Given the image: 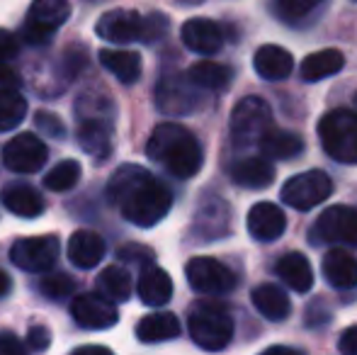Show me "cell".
I'll return each instance as SVG.
<instances>
[{"label":"cell","mask_w":357,"mask_h":355,"mask_svg":"<svg viewBox=\"0 0 357 355\" xmlns=\"http://www.w3.org/2000/svg\"><path fill=\"white\" fill-rule=\"evenodd\" d=\"M107 197L134 227L151 229L173 207V192L142 166H119L107 185Z\"/></svg>","instance_id":"obj_1"},{"label":"cell","mask_w":357,"mask_h":355,"mask_svg":"<svg viewBox=\"0 0 357 355\" xmlns=\"http://www.w3.org/2000/svg\"><path fill=\"white\" fill-rule=\"evenodd\" d=\"M146 153L151 161L163 166L173 178L188 180L197 176L204 163V151L199 139L190 129L175 122H163L151 132Z\"/></svg>","instance_id":"obj_2"},{"label":"cell","mask_w":357,"mask_h":355,"mask_svg":"<svg viewBox=\"0 0 357 355\" xmlns=\"http://www.w3.org/2000/svg\"><path fill=\"white\" fill-rule=\"evenodd\" d=\"M188 328L192 341L202 351H224L234 338V319L221 304L197 302L192 304L188 317Z\"/></svg>","instance_id":"obj_3"},{"label":"cell","mask_w":357,"mask_h":355,"mask_svg":"<svg viewBox=\"0 0 357 355\" xmlns=\"http://www.w3.org/2000/svg\"><path fill=\"white\" fill-rule=\"evenodd\" d=\"M321 146L333 161L353 166L357 163V112L333 109L319 122Z\"/></svg>","instance_id":"obj_4"},{"label":"cell","mask_w":357,"mask_h":355,"mask_svg":"<svg viewBox=\"0 0 357 355\" xmlns=\"http://www.w3.org/2000/svg\"><path fill=\"white\" fill-rule=\"evenodd\" d=\"M207 95L188 73H168L155 86V107L168 117H185L197 112Z\"/></svg>","instance_id":"obj_5"},{"label":"cell","mask_w":357,"mask_h":355,"mask_svg":"<svg viewBox=\"0 0 357 355\" xmlns=\"http://www.w3.org/2000/svg\"><path fill=\"white\" fill-rule=\"evenodd\" d=\"M273 129V109L263 98L248 95L231 112V139L236 146H255Z\"/></svg>","instance_id":"obj_6"},{"label":"cell","mask_w":357,"mask_h":355,"mask_svg":"<svg viewBox=\"0 0 357 355\" xmlns=\"http://www.w3.org/2000/svg\"><path fill=\"white\" fill-rule=\"evenodd\" d=\"M68 15H71L68 0H32L20 37L29 47H44L61 29Z\"/></svg>","instance_id":"obj_7"},{"label":"cell","mask_w":357,"mask_h":355,"mask_svg":"<svg viewBox=\"0 0 357 355\" xmlns=\"http://www.w3.org/2000/svg\"><path fill=\"white\" fill-rule=\"evenodd\" d=\"M331 195H333V180L324 171H306L299 176H291L280 190L282 202L299 209V212H309L316 204L326 202Z\"/></svg>","instance_id":"obj_8"},{"label":"cell","mask_w":357,"mask_h":355,"mask_svg":"<svg viewBox=\"0 0 357 355\" xmlns=\"http://www.w3.org/2000/svg\"><path fill=\"white\" fill-rule=\"evenodd\" d=\"M185 275H188L190 287L197 294H207V297H224V294L234 292L238 285L234 270L216 258H192L185 266Z\"/></svg>","instance_id":"obj_9"},{"label":"cell","mask_w":357,"mask_h":355,"mask_svg":"<svg viewBox=\"0 0 357 355\" xmlns=\"http://www.w3.org/2000/svg\"><path fill=\"white\" fill-rule=\"evenodd\" d=\"M311 241L357 246V207L348 204L328 207L311 227Z\"/></svg>","instance_id":"obj_10"},{"label":"cell","mask_w":357,"mask_h":355,"mask_svg":"<svg viewBox=\"0 0 357 355\" xmlns=\"http://www.w3.org/2000/svg\"><path fill=\"white\" fill-rule=\"evenodd\" d=\"M61 243L56 236H27L17 239L10 248V261L27 273H49L59 261Z\"/></svg>","instance_id":"obj_11"},{"label":"cell","mask_w":357,"mask_h":355,"mask_svg":"<svg viewBox=\"0 0 357 355\" xmlns=\"http://www.w3.org/2000/svg\"><path fill=\"white\" fill-rule=\"evenodd\" d=\"M49 149L37 134L24 132L17 134L15 139H10L3 146V163L8 171L20 173V176H29V173H37L39 168L47 163Z\"/></svg>","instance_id":"obj_12"},{"label":"cell","mask_w":357,"mask_h":355,"mask_svg":"<svg viewBox=\"0 0 357 355\" xmlns=\"http://www.w3.org/2000/svg\"><path fill=\"white\" fill-rule=\"evenodd\" d=\"M100 39L109 44H132L144 42L146 37V15L137 10H109L95 24Z\"/></svg>","instance_id":"obj_13"},{"label":"cell","mask_w":357,"mask_h":355,"mask_svg":"<svg viewBox=\"0 0 357 355\" xmlns=\"http://www.w3.org/2000/svg\"><path fill=\"white\" fill-rule=\"evenodd\" d=\"M71 314L75 324L80 328H88V331H105V328H112L119 322L117 307L102 292L78 294L71 304Z\"/></svg>","instance_id":"obj_14"},{"label":"cell","mask_w":357,"mask_h":355,"mask_svg":"<svg viewBox=\"0 0 357 355\" xmlns=\"http://www.w3.org/2000/svg\"><path fill=\"white\" fill-rule=\"evenodd\" d=\"M183 44L195 54H202V56H212L219 54L224 47V32H221L219 22L207 17H192L183 24Z\"/></svg>","instance_id":"obj_15"},{"label":"cell","mask_w":357,"mask_h":355,"mask_svg":"<svg viewBox=\"0 0 357 355\" xmlns=\"http://www.w3.org/2000/svg\"><path fill=\"white\" fill-rule=\"evenodd\" d=\"M248 234L260 243H273L287 229L284 212L275 202H258L248 212Z\"/></svg>","instance_id":"obj_16"},{"label":"cell","mask_w":357,"mask_h":355,"mask_svg":"<svg viewBox=\"0 0 357 355\" xmlns=\"http://www.w3.org/2000/svg\"><path fill=\"white\" fill-rule=\"evenodd\" d=\"M229 173H231V180L245 190L270 188L275 180V166L263 153H260V156H248V158H241V161H234Z\"/></svg>","instance_id":"obj_17"},{"label":"cell","mask_w":357,"mask_h":355,"mask_svg":"<svg viewBox=\"0 0 357 355\" xmlns=\"http://www.w3.org/2000/svg\"><path fill=\"white\" fill-rule=\"evenodd\" d=\"M0 199L8 207V212L24 219H34L44 212V197L37 188L27 183H8L0 192Z\"/></svg>","instance_id":"obj_18"},{"label":"cell","mask_w":357,"mask_h":355,"mask_svg":"<svg viewBox=\"0 0 357 355\" xmlns=\"http://www.w3.org/2000/svg\"><path fill=\"white\" fill-rule=\"evenodd\" d=\"M137 292L146 307H163L173 297V280H170V275L163 268L151 263L139 275Z\"/></svg>","instance_id":"obj_19"},{"label":"cell","mask_w":357,"mask_h":355,"mask_svg":"<svg viewBox=\"0 0 357 355\" xmlns=\"http://www.w3.org/2000/svg\"><path fill=\"white\" fill-rule=\"evenodd\" d=\"M253 68L265 81H284L294 71V59L287 49L278 47V44H265L255 52Z\"/></svg>","instance_id":"obj_20"},{"label":"cell","mask_w":357,"mask_h":355,"mask_svg":"<svg viewBox=\"0 0 357 355\" xmlns=\"http://www.w3.org/2000/svg\"><path fill=\"white\" fill-rule=\"evenodd\" d=\"M321 273H324L326 282L335 289L357 287V258L350 256L348 251L333 248L326 253L324 263H321Z\"/></svg>","instance_id":"obj_21"},{"label":"cell","mask_w":357,"mask_h":355,"mask_svg":"<svg viewBox=\"0 0 357 355\" xmlns=\"http://www.w3.org/2000/svg\"><path fill=\"white\" fill-rule=\"evenodd\" d=\"M105 241L100 234L88 232V229H78L73 232L71 241H68V258L75 268L80 270H90L95 268L100 261L105 258Z\"/></svg>","instance_id":"obj_22"},{"label":"cell","mask_w":357,"mask_h":355,"mask_svg":"<svg viewBox=\"0 0 357 355\" xmlns=\"http://www.w3.org/2000/svg\"><path fill=\"white\" fill-rule=\"evenodd\" d=\"M100 63L124 86H134L142 78V56L129 49H102Z\"/></svg>","instance_id":"obj_23"},{"label":"cell","mask_w":357,"mask_h":355,"mask_svg":"<svg viewBox=\"0 0 357 355\" xmlns=\"http://www.w3.org/2000/svg\"><path fill=\"white\" fill-rule=\"evenodd\" d=\"M75 137H78L80 149L93 158H98V161H105L112 153V124L83 119L78 124Z\"/></svg>","instance_id":"obj_24"},{"label":"cell","mask_w":357,"mask_h":355,"mask_svg":"<svg viewBox=\"0 0 357 355\" xmlns=\"http://www.w3.org/2000/svg\"><path fill=\"white\" fill-rule=\"evenodd\" d=\"M275 270H278V275L282 278L287 287L294 289V292L306 294L314 287V268H311V263L301 253H287V256L278 261Z\"/></svg>","instance_id":"obj_25"},{"label":"cell","mask_w":357,"mask_h":355,"mask_svg":"<svg viewBox=\"0 0 357 355\" xmlns=\"http://www.w3.org/2000/svg\"><path fill=\"white\" fill-rule=\"evenodd\" d=\"M180 336V322L173 312H155L137 324V338L142 343H165Z\"/></svg>","instance_id":"obj_26"},{"label":"cell","mask_w":357,"mask_h":355,"mask_svg":"<svg viewBox=\"0 0 357 355\" xmlns=\"http://www.w3.org/2000/svg\"><path fill=\"white\" fill-rule=\"evenodd\" d=\"M250 297H253V307L258 309L268 322H284L291 314L289 297H287L284 289L278 287V285H270V282L258 285Z\"/></svg>","instance_id":"obj_27"},{"label":"cell","mask_w":357,"mask_h":355,"mask_svg":"<svg viewBox=\"0 0 357 355\" xmlns=\"http://www.w3.org/2000/svg\"><path fill=\"white\" fill-rule=\"evenodd\" d=\"M343 63H345V56L338 49H324V52L309 54V56L301 61L299 78L306 83L324 81V78H328V76H335V73L343 68Z\"/></svg>","instance_id":"obj_28"},{"label":"cell","mask_w":357,"mask_h":355,"mask_svg":"<svg viewBox=\"0 0 357 355\" xmlns=\"http://www.w3.org/2000/svg\"><path fill=\"white\" fill-rule=\"evenodd\" d=\"M258 146L260 153L268 156L270 161H289L304 151V142L299 134L287 132V129H270Z\"/></svg>","instance_id":"obj_29"},{"label":"cell","mask_w":357,"mask_h":355,"mask_svg":"<svg viewBox=\"0 0 357 355\" xmlns=\"http://www.w3.org/2000/svg\"><path fill=\"white\" fill-rule=\"evenodd\" d=\"M188 76L204 90H224L234 81V68L216 61H199L190 66Z\"/></svg>","instance_id":"obj_30"},{"label":"cell","mask_w":357,"mask_h":355,"mask_svg":"<svg viewBox=\"0 0 357 355\" xmlns=\"http://www.w3.org/2000/svg\"><path fill=\"white\" fill-rule=\"evenodd\" d=\"M132 273L119 266H109L98 275V292L112 302H127L132 297Z\"/></svg>","instance_id":"obj_31"},{"label":"cell","mask_w":357,"mask_h":355,"mask_svg":"<svg viewBox=\"0 0 357 355\" xmlns=\"http://www.w3.org/2000/svg\"><path fill=\"white\" fill-rule=\"evenodd\" d=\"M75 114H78L80 122H83V119H93V122H105L114 127V114H117V109H114V103L107 95L93 93V90H90V93L78 98Z\"/></svg>","instance_id":"obj_32"},{"label":"cell","mask_w":357,"mask_h":355,"mask_svg":"<svg viewBox=\"0 0 357 355\" xmlns=\"http://www.w3.org/2000/svg\"><path fill=\"white\" fill-rule=\"evenodd\" d=\"M195 229L204 236V241H214V239L229 234V207L224 202H214L212 207H204L197 214Z\"/></svg>","instance_id":"obj_33"},{"label":"cell","mask_w":357,"mask_h":355,"mask_svg":"<svg viewBox=\"0 0 357 355\" xmlns=\"http://www.w3.org/2000/svg\"><path fill=\"white\" fill-rule=\"evenodd\" d=\"M80 176H83L80 163L73 161V158H66V161L56 163V166L47 173L44 185H47V190H54V192H66V190H71L78 185Z\"/></svg>","instance_id":"obj_34"},{"label":"cell","mask_w":357,"mask_h":355,"mask_svg":"<svg viewBox=\"0 0 357 355\" xmlns=\"http://www.w3.org/2000/svg\"><path fill=\"white\" fill-rule=\"evenodd\" d=\"M27 117V100L13 90V93H0V132H10L22 119Z\"/></svg>","instance_id":"obj_35"},{"label":"cell","mask_w":357,"mask_h":355,"mask_svg":"<svg viewBox=\"0 0 357 355\" xmlns=\"http://www.w3.org/2000/svg\"><path fill=\"white\" fill-rule=\"evenodd\" d=\"M39 292L54 302H63L75 292V280L68 273H47L39 280Z\"/></svg>","instance_id":"obj_36"},{"label":"cell","mask_w":357,"mask_h":355,"mask_svg":"<svg viewBox=\"0 0 357 355\" xmlns=\"http://www.w3.org/2000/svg\"><path fill=\"white\" fill-rule=\"evenodd\" d=\"M324 0H278V13L282 15L287 22H299V20L309 17L321 8Z\"/></svg>","instance_id":"obj_37"},{"label":"cell","mask_w":357,"mask_h":355,"mask_svg":"<svg viewBox=\"0 0 357 355\" xmlns=\"http://www.w3.org/2000/svg\"><path fill=\"white\" fill-rule=\"evenodd\" d=\"M117 258L122 263H132V266H151L153 263V251L146 246H139V243H127L117 251Z\"/></svg>","instance_id":"obj_38"},{"label":"cell","mask_w":357,"mask_h":355,"mask_svg":"<svg viewBox=\"0 0 357 355\" xmlns=\"http://www.w3.org/2000/svg\"><path fill=\"white\" fill-rule=\"evenodd\" d=\"M170 29V20L163 13H151L146 15V37L144 44H155L168 34Z\"/></svg>","instance_id":"obj_39"},{"label":"cell","mask_w":357,"mask_h":355,"mask_svg":"<svg viewBox=\"0 0 357 355\" xmlns=\"http://www.w3.org/2000/svg\"><path fill=\"white\" fill-rule=\"evenodd\" d=\"M61 63H63V71H66V78H75L85 68V63H88V52L80 44H73V47H68L63 52Z\"/></svg>","instance_id":"obj_40"},{"label":"cell","mask_w":357,"mask_h":355,"mask_svg":"<svg viewBox=\"0 0 357 355\" xmlns=\"http://www.w3.org/2000/svg\"><path fill=\"white\" fill-rule=\"evenodd\" d=\"M34 122H37V127L42 129L47 137H54V139H63L66 137V127H63V122L56 117V114L52 112H37L34 114Z\"/></svg>","instance_id":"obj_41"},{"label":"cell","mask_w":357,"mask_h":355,"mask_svg":"<svg viewBox=\"0 0 357 355\" xmlns=\"http://www.w3.org/2000/svg\"><path fill=\"white\" fill-rule=\"evenodd\" d=\"M49 346H52V331H49L47 326H42V324L29 326V331H27V348L29 351L44 353Z\"/></svg>","instance_id":"obj_42"},{"label":"cell","mask_w":357,"mask_h":355,"mask_svg":"<svg viewBox=\"0 0 357 355\" xmlns=\"http://www.w3.org/2000/svg\"><path fill=\"white\" fill-rule=\"evenodd\" d=\"M29 348L13 331H0V355H24Z\"/></svg>","instance_id":"obj_43"},{"label":"cell","mask_w":357,"mask_h":355,"mask_svg":"<svg viewBox=\"0 0 357 355\" xmlns=\"http://www.w3.org/2000/svg\"><path fill=\"white\" fill-rule=\"evenodd\" d=\"M20 86H22L20 73L15 68L5 66V63H0V93H13V90H20Z\"/></svg>","instance_id":"obj_44"},{"label":"cell","mask_w":357,"mask_h":355,"mask_svg":"<svg viewBox=\"0 0 357 355\" xmlns=\"http://www.w3.org/2000/svg\"><path fill=\"white\" fill-rule=\"evenodd\" d=\"M17 37H15L13 32H8V29H0V63L10 61V59L17 54Z\"/></svg>","instance_id":"obj_45"},{"label":"cell","mask_w":357,"mask_h":355,"mask_svg":"<svg viewBox=\"0 0 357 355\" xmlns=\"http://www.w3.org/2000/svg\"><path fill=\"white\" fill-rule=\"evenodd\" d=\"M338 351L343 355H357V326H350L340 333Z\"/></svg>","instance_id":"obj_46"},{"label":"cell","mask_w":357,"mask_h":355,"mask_svg":"<svg viewBox=\"0 0 357 355\" xmlns=\"http://www.w3.org/2000/svg\"><path fill=\"white\" fill-rule=\"evenodd\" d=\"M10 289H13V280H10V278H8V273H5V270L0 268V297L10 294Z\"/></svg>","instance_id":"obj_47"},{"label":"cell","mask_w":357,"mask_h":355,"mask_svg":"<svg viewBox=\"0 0 357 355\" xmlns=\"http://www.w3.org/2000/svg\"><path fill=\"white\" fill-rule=\"evenodd\" d=\"M175 3H180V5H188V8H192V5H202L204 0H175Z\"/></svg>","instance_id":"obj_48"},{"label":"cell","mask_w":357,"mask_h":355,"mask_svg":"<svg viewBox=\"0 0 357 355\" xmlns=\"http://www.w3.org/2000/svg\"><path fill=\"white\" fill-rule=\"evenodd\" d=\"M355 105H357V95H355Z\"/></svg>","instance_id":"obj_49"}]
</instances>
